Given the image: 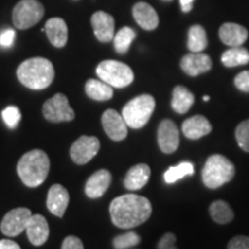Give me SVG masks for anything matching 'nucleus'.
Here are the masks:
<instances>
[{"label": "nucleus", "instance_id": "f257e3e1", "mask_svg": "<svg viewBox=\"0 0 249 249\" xmlns=\"http://www.w3.org/2000/svg\"><path fill=\"white\" fill-rule=\"evenodd\" d=\"M152 207L144 196L124 194L114 198L110 204L111 220L119 229H133L150 218Z\"/></svg>", "mask_w": 249, "mask_h": 249}, {"label": "nucleus", "instance_id": "f03ea898", "mask_svg": "<svg viewBox=\"0 0 249 249\" xmlns=\"http://www.w3.org/2000/svg\"><path fill=\"white\" fill-rule=\"evenodd\" d=\"M17 76L27 88L43 90L53 82L54 67L52 62L45 58H30L18 67Z\"/></svg>", "mask_w": 249, "mask_h": 249}, {"label": "nucleus", "instance_id": "7ed1b4c3", "mask_svg": "<svg viewBox=\"0 0 249 249\" xmlns=\"http://www.w3.org/2000/svg\"><path fill=\"white\" fill-rule=\"evenodd\" d=\"M50 171L49 156L43 150L34 149L18 160L17 172L27 187H38L48 178Z\"/></svg>", "mask_w": 249, "mask_h": 249}, {"label": "nucleus", "instance_id": "20e7f679", "mask_svg": "<svg viewBox=\"0 0 249 249\" xmlns=\"http://www.w3.org/2000/svg\"><path fill=\"white\" fill-rule=\"evenodd\" d=\"M235 174V167L225 156L213 155L202 170V181L208 188L216 189L230 182Z\"/></svg>", "mask_w": 249, "mask_h": 249}, {"label": "nucleus", "instance_id": "39448f33", "mask_svg": "<svg viewBox=\"0 0 249 249\" xmlns=\"http://www.w3.org/2000/svg\"><path fill=\"white\" fill-rule=\"evenodd\" d=\"M155 98L151 95H140L124 105L121 112L124 123L130 128L139 129L144 127L154 113Z\"/></svg>", "mask_w": 249, "mask_h": 249}, {"label": "nucleus", "instance_id": "423d86ee", "mask_svg": "<svg viewBox=\"0 0 249 249\" xmlns=\"http://www.w3.org/2000/svg\"><path fill=\"white\" fill-rule=\"evenodd\" d=\"M96 73L99 79L112 88H126L134 81L132 68L117 60L102 61L96 68Z\"/></svg>", "mask_w": 249, "mask_h": 249}, {"label": "nucleus", "instance_id": "0eeeda50", "mask_svg": "<svg viewBox=\"0 0 249 249\" xmlns=\"http://www.w3.org/2000/svg\"><path fill=\"white\" fill-rule=\"evenodd\" d=\"M44 6L38 0H21L13 9V23L15 28L24 30L35 26L44 17Z\"/></svg>", "mask_w": 249, "mask_h": 249}, {"label": "nucleus", "instance_id": "6e6552de", "mask_svg": "<svg viewBox=\"0 0 249 249\" xmlns=\"http://www.w3.org/2000/svg\"><path fill=\"white\" fill-rule=\"evenodd\" d=\"M43 116L51 123H64L73 120L75 118V112L70 107L64 93H55L43 105Z\"/></svg>", "mask_w": 249, "mask_h": 249}, {"label": "nucleus", "instance_id": "1a4fd4ad", "mask_svg": "<svg viewBox=\"0 0 249 249\" xmlns=\"http://www.w3.org/2000/svg\"><path fill=\"white\" fill-rule=\"evenodd\" d=\"M101 148L99 140L95 136H81L71 144V158L77 165H85L97 155Z\"/></svg>", "mask_w": 249, "mask_h": 249}, {"label": "nucleus", "instance_id": "9d476101", "mask_svg": "<svg viewBox=\"0 0 249 249\" xmlns=\"http://www.w3.org/2000/svg\"><path fill=\"white\" fill-rule=\"evenodd\" d=\"M31 211L27 208H18L5 214L0 224V230L7 236H18L26 231L27 224L31 217Z\"/></svg>", "mask_w": 249, "mask_h": 249}, {"label": "nucleus", "instance_id": "9b49d317", "mask_svg": "<svg viewBox=\"0 0 249 249\" xmlns=\"http://www.w3.org/2000/svg\"><path fill=\"white\" fill-rule=\"evenodd\" d=\"M158 145L164 154H173L180 144V134L172 120L165 119L160 124L157 134Z\"/></svg>", "mask_w": 249, "mask_h": 249}, {"label": "nucleus", "instance_id": "f8f14e48", "mask_svg": "<svg viewBox=\"0 0 249 249\" xmlns=\"http://www.w3.org/2000/svg\"><path fill=\"white\" fill-rule=\"evenodd\" d=\"M102 124L107 135L113 141H123L126 139L127 124L124 123L123 116L116 110H107L102 116Z\"/></svg>", "mask_w": 249, "mask_h": 249}, {"label": "nucleus", "instance_id": "ddd939ff", "mask_svg": "<svg viewBox=\"0 0 249 249\" xmlns=\"http://www.w3.org/2000/svg\"><path fill=\"white\" fill-rule=\"evenodd\" d=\"M180 66L187 75L197 76L209 71L213 67V61L208 54L202 53V52H197V53L192 52L181 59Z\"/></svg>", "mask_w": 249, "mask_h": 249}, {"label": "nucleus", "instance_id": "4468645a", "mask_svg": "<svg viewBox=\"0 0 249 249\" xmlns=\"http://www.w3.org/2000/svg\"><path fill=\"white\" fill-rule=\"evenodd\" d=\"M91 24L96 38L102 43H108L114 37V18L105 12H96L91 17Z\"/></svg>", "mask_w": 249, "mask_h": 249}, {"label": "nucleus", "instance_id": "2eb2a0df", "mask_svg": "<svg viewBox=\"0 0 249 249\" xmlns=\"http://www.w3.org/2000/svg\"><path fill=\"white\" fill-rule=\"evenodd\" d=\"M27 235L29 241L34 246H42L48 241L50 235L49 224L42 214H31L29 222L26 227Z\"/></svg>", "mask_w": 249, "mask_h": 249}, {"label": "nucleus", "instance_id": "dca6fc26", "mask_svg": "<svg viewBox=\"0 0 249 249\" xmlns=\"http://www.w3.org/2000/svg\"><path fill=\"white\" fill-rule=\"evenodd\" d=\"M68 203H70V194L68 191L61 185H53L49 189L46 207L50 213L57 217H64Z\"/></svg>", "mask_w": 249, "mask_h": 249}, {"label": "nucleus", "instance_id": "f3484780", "mask_svg": "<svg viewBox=\"0 0 249 249\" xmlns=\"http://www.w3.org/2000/svg\"><path fill=\"white\" fill-rule=\"evenodd\" d=\"M112 181V176L107 170H98L88 179L86 183L85 192L90 198L102 197L107 191Z\"/></svg>", "mask_w": 249, "mask_h": 249}, {"label": "nucleus", "instance_id": "a211bd4d", "mask_svg": "<svg viewBox=\"0 0 249 249\" xmlns=\"http://www.w3.org/2000/svg\"><path fill=\"white\" fill-rule=\"evenodd\" d=\"M133 17L136 23L145 30H154L160 24V18L157 12L155 11L151 5L144 1H140L134 5Z\"/></svg>", "mask_w": 249, "mask_h": 249}, {"label": "nucleus", "instance_id": "6ab92c4d", "mask_svg": "<svg viewBox=\"0 0 249 249\" xmlns=\"http://www.w3.org/2000/svg\"><path fill=\"white\" fill-rule=\"evenodd\" d=\"M219 38L224 44L234 48L241 46L248 38V31L238 23H224L219 28Z\"/></svg>", "mask_w": 249, "mask_h": 249}, {"label": "nucleus", "instance_id": "aec40b11", "mask_svg": "<svg viewBox=\"0 0 249 249\" xmlns=\"http://www.w3.org/2000/svg\"><path fill=\"white\" fill-rule=\"evenodd\" d=\"M213 129L209 120L203 116H194L182 123V133L187 139L198 140L208 135Z\"/></svg>", "mask_w": 249, "mask_h": 249}, {"label": "nucleus", "instance_id": "412c9836", "mask_svg": "<svg viewBox=\"0 0 249 249\" xmlns=\"http://www.w3.org/2000/svg\"><path fill=\"white\" fill-rule=\"evenodd\" d=\"M44 30L51 44L55 48H64L68 39L67 24L61 18H51L45 23Z\"/></svg>", "mask_w": 249, "mask_h": 249}, {"label": "nucleus", "instance_id": "4be33fe9", "mask_svg": "<svg viewBox=\"0 0 249 249\" xmlns=\"http://www.w3.org/2000/svg\"><path fill=\"white\" fill-rule=\"evenodd\" d=\"M150 167L147 164H138L130 167L127 172L124 185L128 191H139L147 185L150 179Z\"/></svg>", "mask_w": 249, "mask_h": 249}, {"label": "nucleus", "instance_id": "5701e85b", "mask_svg": "<svg viewBox=\"0 0 249 249\" xmlns=\"http://www.w3.org/2000/svg\"><path fill=\"white\" fill-rule=\"evenodd\" d=\"M195 98L194 95L189 91L188 89L182 86H177L173 89L172 102H171V107L177 113L183 114L189 111L192 105L194 104Z\"/></svg>", "mask_w": 249, "mask_h": 249}, {"label": "nucleus", "instance_id": "b1692460", "mask_svg": "<svg viewBox=\"0 0 249 249\" xmlns=\"http://www.w3.org/2000/svg\"><path fill=\"white\" fill-rule=\"evenodd\" d=\"M86 93L93 101L105 102L113 97V89L104 81L90 79L86 83Z\"/></svg>", "mask_w": 249, "mask_h": 249}, {"label": "nucleus", "instance_id": "393cba45", "mask_svg": "<svg viewBox=\"0 0 249 249\" xmlns=\"http://www.w3.org/2000/svg\"><path fill=\"white\" fill-rule=\"evenodd\" d=\"M208 46V37L204 28L195 24L188 30V39H187V48L191 52H202Z\"/></svg>", "mask_w": 249, "mask_h": 249}, {"label": "nucleus", "instance_id": "a878e982", "mask_svg": "<svg viewBox=\"0 0 249 249\" xmlns=\"http://www.w3.org/2000/svg\"><path fill=\"white\" fill-rule=\"evenodd\" d=\"M222 62L225 67L244 66L249 62V51L242 46H234L222 54Z\"/></svg>", "mask_w": 249, "mask_h": 249}, {"label": "nucleus", "instance_id": "bb28decb", "mask_svg": "<svg viewBox=\"0 0 249 249\" xmlns=\"http://www.w3.org/2000/svg\"><path fill=\"white\" fill-rule=\"evenodd\" d=\"M209 213L211 218L218 224H227L232 222V219L234 218V213H233L232 208L230 207L227 202L222 200L213 202L210 204Z\"/></svg>", "mask_w": 249, "mask_h": 249}, {"label": "nucleus", "instance_id": "cd10ccee", "mask_svg": "<svg viewBox=\"0 0 249 249\" xmlns=\"http://www.w3.org/2000/svg\"><path fill=\"white\" fill-rule=\"evenodd\" d=\"M194 174V165L191 161H182L177 165V166H171L166 172L164 173V180L165 182L174 183L179 180L185 178V177H189Z\"/></svg>", "mask_w": 249, "mask_h": 249}, {"label": "nucleus", "instance_id": "c85d7f7f", "mask_svg": "<svg viewBox=\"0 0 249 249\" xmlns=\"http://www.w3.org/2000/svg\"><path fill=\"white\" fill-rule=\"evenodd\" d=\"M136 37V33L132 28L129 27H124L118 31V33L113 37V43H114V49L118 53L124 54L127 53L130 48V44Z\"/></svg>", "mask_w": 249, "mask_h": 249}, {"label": "nucleus", "instance_id": "c756f323", "mask_svg": "<svg viewBox=\"0 0 249 249\" xmlns=\"http://www.w3.org/2000/svg\"><path fill=\"white\" fill-rule=\"evenodd\" d=\"M140 241H141V238L138 233L129 231L124 233V234L117 235L112 241V244H113L114 249H130L138 246Z\"/></svg>", "mask_w": 249, "mask_h": 249}, {"label": "nucleus", "instance_id": "7c9ffc66", "mask_svg": "<svg viewBox=\"0 0 249 249\" xmlns=\"http://www.w3.org/2000/svg\"><path fill=\"white\" fill-rule=\"evenodd\" d=\"M235 139L239 147L246 152H249V119L242 121L235 129Z\"/></svg>", "mask_w": 249, "mask_h": 249}, {"label": "nucleus", "instance_id": "2f4dec72", "mask_svg": "<svg viewBox=\"0 0 249 249\" xmlns=\"http://www.w3.org/2000/svg\"><path fill=\"white\" fill-rule=\"evenodd\" d=\"M2 119H4L6 126L9 128L14 129L20 123L21 119V112L17 107H8L1 112Z\"/></svg>", "mask_w": 249, "mask_h": 249}, {"label": "nucleus", "instance_id": "473e14b6", "mask_svg": "<svg viewBox=\"0 0 249 249\" xmlns=\"http://www.w3.org/2000/svg\"><path fill=\"white\" fill-rule=\"evenodd\" d=\"M234 85L240 91L249 92V71L239 73L234 79Z\"/></svg>", "mask_w": 249, "mask_h": 249}, {"label": "nucleus", "instance_id": "72a5a7b5", "mask_svg": "<svg viewBox=\"0 0 249 249\" xmlns=\"http://www.w3.org/2000/svg\"><path fill=\"white\" fill-rule=\"evenodd\" d=\"M177 236L173 233H165L157 245V249H178L176 246Z\"/></svg>", "mask_w": 249, "mask_h": 249}, {"label": "nucleus", "instance_id": "f704fd0d", "mask_svg": "<svg viewBox=\"0 0 249 249\" xmlns=\"http://www.w3.org/2000/svg\"><path fill=\"white\" fill-rule=\"evenodd\" d=\"M227 249H249V238L246 235H236L227 245Z\"/></svg>", "mask_w": 249, "mask_h": 249}, {"label": "nucleus", "instance_id": "c9c22d12", "mask_svg": "<svg viewBox=\"0 0 249 249\" xmlns=\"http://www.w3.org/2000/svg\"><path fill=\"white\" fill-rule=\"evenodd\" d=\"M61 249H85V247H83V242L77 236L70 235L62 241Z\"/></svg>", "mask_w": 249, "mask_h": 249}, {"label": "nucleus", "instance_id": "e433bc0d", "mask_svg": "<svg viewBox=\"0 0 249 249\" xmlns=\"http://www.w3.org/2000/svg\"><path fill=\"white\" fill-rule=\"evenodd\" d=\"M15 31L13 29H6L0 34V46L2 48H9L14 43Z\"/></svg>", "mask_w": 249, "mask_h": 249}, {"label": "nucleus", "instance_id": "4c0bfd02", "mask_svg": "<svg viewBox=\"0 0 249 249\" xmlns=\"http://www.w3.org/2000/svg\"><path fill=\"white\" fill-rule=\"evenodd\" d=\"M0 249H21V247L17 242L4 239V240H0Z\"/></svg>", "mask_w": 249, "mask_h": 249}, {"label": "nucleus", "instance_id": "58836bf2", "mask_svg": "<svg viewBox=\"0 0 249 249\" xmlns=\"http://www.w3.org/2000/svg\"><path fill=\"white\" fill-rule=\"evenodd\" d=\"M193 1H194V0H180V4H181L182 12H185V13H188V12H191V9L193 7Z\"/></svg>", "mask_w": 249, "mask_h": 249}, {"label": "nucleus", "instance_id": "ea45409f", "mask_svg": "<svg viewBox=\"0 0 249 249\" xmlns=\"http://www.w3.org/2000/svg\"><path fill=\"white\" fill-rule=\"evenodd\" d=\"M209 99H210L209 96H204V97H203V101L204 102H208V101H209Z\"/></svg>", "mask_w": 249, "mask_h": 249}]
</instances>
